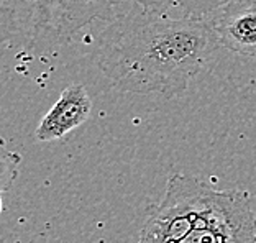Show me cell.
Returning <instances> with one entry per match:
<instances>
[{"label": "cell", "mask_w": 256, "mask_h": 243, "mask_svg": "<svg viewBox=\"0 0 256 243\" xmlns=\"http://www.w3.org/2000/svg\"><path fill=\"white\" fill-rule=\"evenodd\" d=\"M97 66L120 90L184 94L220 46L207 18L146 10L115 16L100 33Z\"/></svg>", "instance_id": "1"}, {"label": "cell", "mask_w": 256, "mask_h": 243, "mask_svg": "<svg viewBox=\"0 0 256 243\" xmlns=\"http://www.w3.org/2000/svg\"><path fill=\"white\" fill-rule=\"evenodd\" d=\"M118 0H0L4 42L48 50L71 43L97 20L112 22Z\"/></svg>", "instance_id": "2"}, {"label": "cell", "mask_w": 256, "mask_h": 243, "mask_svg": "<svg viewBox=\"0 0 256 243\" xmlns=\"http://www.w3.org/2000/svg\"><path fill=\"white\" fill-rule=\"evenodd\" d=\"M171 243H256V216L246 190H217L197 179L192 228Z\"/></svg>", "instance_id": "3"}, {"label": "cell", "mask_w": 256, "mask_h": 243, "mask_svg": "<svg viewBox=\"0 0 256 243\" xmlns=\"http://www.w3.org/2000/svg\"><path fill=\"white\" fill-rule=\"evenodd\" d=\"M220 46L242 56H256V2L236 0L206 16Z\"/></svg>", "instance_id": "4"}, {"label": "cell", "mask_w": 256, "mask_h": 243, "mask_svg": "<svg viewBox=\"0 0 256 243\" xmlns=\"http://www.w3.org/2000/svg\"><path fill=\"white\" fill-rule=\"evenodd\" d=\"M92 100L84 86L71 84L61 92V97L40 122L36 132L38 142H54L66 136L89 118Z\"/></svg>", "instance_id": "5"}, {"label": "cell", "mask_w": 256, "mask_h": 243, "mask_svg": "<svg viewBox=\"0 0 256 243\" xmlns=\"http://www.w3.org/2000/svg\"><path fill=\"white\" fill-rule=\"evenodd\" d=\"M236 0H170L168 14L176 16H196L206 18L215 10L225 7L226 4Z\"/></svg>", "instance_id": "6"}, {"label": "cell", "mask_w": 256, "mask_h": 243, "mask_svg": "<svg viewBox=\"0 0 256 243\" xmlns=\"http://www.w3.org/2000/svg\"><path fill=\"white\" fill-rule=\"evenodd\" d=\"M20 163V156L15 153H8L2 148V190L7 189L12 181L16 178V166Z\"/></svg>", "instance_id": "7"}, {"label": "cell", "mask_w": 256, "mask_h": 243, "mask_svg": "<svg viewBox=\"0 0 256 243\" xmlns=\"http://www.w3.org/2000/svg\"><path fill=\"white\" fill-rule=\"evenodd\" d=\"M132 2H135L142 8L164 12V14H168V5H170V0H132Z\"/></svg>", "instance_id": "8"}]
</instances>
